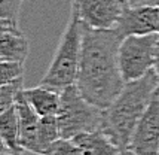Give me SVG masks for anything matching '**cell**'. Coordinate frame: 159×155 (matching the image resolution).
<instances>
[{
    "label": "cell",
    "instance_id": "7",
    "mask_svg": "<svg viewBox=\"0 0 159 155\" xmlns=\"http://www.w3.org/2000/svg\"><path fill=\"white\" fill-rule=\"evenodd\" d=\"M128 151L134 155H159V88L137 124Z\"/></svg>",
    "mask_w": 159,
    "mask_h": 155
},
{
    "label": "cell",
    "instance_id": "8",
    "mask_svg": "<svg viewBox=\"0 0 159 155\" xmlns=\"http://www.w3.org/2000/svg\"><path fill=\"white\" fill-rule=\"evenodd\" d=\"M116 28L124 37L159 33V6H125Z\"/></svg>",
    "mask_w": 159,
    "mask_h": 155
},
{
    "label": "cell",
    "instance_id": "16",
    "mask_svg": "<svg viewBox=\"0 0 159 155\" xmlns=\"http://www.w3.org/2000/svg\"><path fill=\"white\" fill-rule=\"evenodd\" d=\"M43 155H83L80 149L69 139H60L57 140Z\"/></svg>",
    "mask_w": 159,
    "mask_h": 155
},
{
    "label": "cell",
    "instance_id": "2",
    "mask_svg": "<svg viewBox=\"0 0 159 155\" xmlns=\"http://www.w3.org/2000/svg\"><path fill=\"white\" fill-rule=\"evenodd\" d=\"M158 88L159 79L153 69L146 76L125 84L115 101L104 109L101 128L124 154L128 152L137 124L149 107Z\"/></svg>",
    "mask_w": 159,
    "mask_h": 155
},
{
    "label": "cell",
    "instance_id": "21",
    "mask_svg": "<svg viewBox=\"0 0 159 155\" xmlns=\"http://www.w3.org/2000/svg\"><path fill=\"white\" fill-rule=\"evenodd\" d=\"M119 2H120L124 6H128V3H129V0H119Z\"/></svg>",
    "mask_w": 159,
    "mask_h": 155
},
{
    "label": "cell",
    "instance_id": "6",
    "mask_svg": "<svg viewBox=\"0 0 159 155\" xmlns=\"http://www.w3.org/2000/svg\"><path fill=\"white\" fill-rule=\"evenodd\" d=\"M124 7L119 0H71V11L83 26L94 30L116 28Z\"/></svg>",
    "mask_w": 159,
    "mask_h": 155
},
{
    "label": "cell",
    "instance_id": "13",
    "mask_svg": "<svg viewBox=\"0 0 159 155\" xmlns=\"http://www.w3.org/2000/svg\"><path fill=\"white\" fill-rule=\"evenodd\" d=\"M0 137L11 152H22L20 148V124L15 105L0 115Z\"/></svg>",
    "mask_w": 159,
    "mask_h": 155
},
{
    "label": "cell",
    "instance_id": "9",
    "mask_svg": "<svg viewBox=\"0 0 159 155\" xmlns=\"http://www.w3.org/2000/svg\"><path fill=\"white\" fill-rule=\"evenodd\" d=\"M22 91H24V88L20 91V94L16 96V100H15V107H16V113H18V124H20V148L22 151H28V152L40 155V148H39L40 116L28 105Z\"/></svg>",
    "mask_w": 159,
    "mask_h": 155
},
{
    "label": "cell",
    "instance_id": "11",
    "mask_svg": "<svg viewBox=\"0 0 159 155\" xmlns=\"http://www.w3.org/2000/svg\"><path fill=\"white\" fill-rule=\"evenodd\" d=\"M22 92L28 105L34 109V112L40 118L58 115L60 105H61V94L58 91L39 85L34 88H24Z\"/></svg>",
    "mask_w": 159,
    "mask_h": 155
},
{
    "label": "cell",
    "instance_id": "1",
    "mask_svg": "<svg viewBox=\"0 0 159 155\" xmlns=\"http://www.w3.org/2000/svg\"><path fill=\"white\" fill-rule=\"evenodd\" d=\"M124 36L118 28L94 30L82 24V51L76 87L85 99L107 109L124 90L119 69V46Z\"/></svg>",
    "mask_w": 159,
    "mask_h": 155
},
{
    "label": "cell",
    "instance_id": "20",
    "mask_svg": "<svg viewBox=\"0 0 159 155\" xmlns=\"http://www.w3.org/2000/svg\"><path fill=\"white\" fill-rule=\"evenodd\" d=\"M155 72L158 75V79H159V46H158V52H156V63H155Z\"/></svg>",
    "mask_w": 159,
    "mask_h": 155
},
{
    "label": "cell",
    "instance_id": "14",
    "mask_svg": "<svg viewBox=\"0 0 159 155\" xmlns=\"http://www.w3.org/2000/svg\"><path fill=\"white\" fill-rule=\"evenodd\" d=\"M61 139L60 133V122L58 116H43L40 118V125H39V148L40 155H43L57 140Z\"/></svg>",
    "mask_w": 159,
    "mask_h": 155
},
{
    "label": "cell",
    "instance_id": "17",
    "mask_svg": "<svg viewBox=\"0 0 159 155\" xmlns=\"http://www.w3.org/2000/svg\"><path fill=\"white\" fill-rule=\"evenodd\" d=\"M25 0H0V16L18 24V14Z\"/></svg>",
    "mask_w": 159,
    "mask_h": 155
},
{
    "label": "cell",
    "instance_id": "10",
    "mask_svg": "<svg viewBox=\"0 0 159 155\" xmlns=\"http://www.w3.org/2000/svg\"><path fill=\"white\" fill-rule=\"evenodd\" d=\"M71 140L83 155H125L103 128L91 133H80Z\"/></svg>",
    "mask_w": 159,
    "mask_h": 155
},
{
    "label": "cell",
    "instance_id": "22",
    "mask_svg": "<svg viewBox=\"0 0 159 155\" xmlns=\"http://www.w3.org/2000/svg\"><path fill=\"white\" fill-rule=\"evenodd\" d=\"M22 152H12V154H6V155H21Z\"/></svg>",
    "mask_w": 159,
    "mask_h": 155
},
{
    "label": "cell",
    "instance_id": "15",
    "mask_svg": "<svg viewBox=\"0 0 159 155\" xmlns=\"http://www.w3.org/2000/svg\"><path fill=\"white\" fill-rule=\"evenodd\" d=\"M22 75H24L22 63H15V61H7L0 58V87L22 79Z\"/></svg>",
    "mask_w": 159,
    "mask_h": 155
},
{
    "label": "cell",
    "instance_id": "3",
    "mask_svg": "<svg viewBox=\"0 0 159 155\" xmlns=\"http://www.w3.org/2000/svg\"><path fill=\"white\" fill-rule=\"evenodd\" d=\"M82 51V22L71 11L69 22L58 42L52 63L48 67L40 85L49 90L61 92L62 90L76 85L79 63Z\"/></svg>",
    "mask_w": 159,
    "mask_h": 155
},
{
    "label": "cell",
    "instance_id": "5",
    "mask_svg": "<svg viewBox=\"0 0 159 155\" xmlns=\"http://www.w3.org/2000/svg\"><path fill=\"white\" fill-rule=\"evenodd\" d=\"M159 35L126 36L119 46V69L125 84L146 76L155 69Z\"/></svg>",
    "mask_w": 159,
    "mask_h": 155
},
{
    "label": "cell",
    "instance_id": "4",
    "mask_svg": "<svg viewBox=\"0 0 159 155\" xmlns=\"http://www.w3.org/2000/svg\"><path fill=\"white\" fill-rule=\"evenodd\" d=\"M61 105L58 112L61 139L71 140L80 133L97 131L103 127L104 109L89 103L83 97L76 85L62 90Z\"/></svg>",
    "mask_w": 159,
    "mask_h": 155
},
{
    "label": "cell",
    "instance_id": "18",
    "mask_svg": "<svg viewBox=\"0 0 159 155\" xmlns=\"http://www.w3.org/2000/svg\"><path fill=\"white\" fill-rule=\"evenodd\" d=\"M7 31H21V30L18 28V24L0 16V35L2 33H7Z\"/></svg>",
    "mask_w": 159,
    "mask_h": 155
},
{
    "label": "cell",
    "instance_id": "12",
    "mask_svg": "<svg viewBox=\"0 0 159 155\" xmlns=\"http://www.w3.org/2000/svg\"><path fill=\"white\" fill-rule=\"evenodd\" d=\"M28 51L30 42L22 31H7L0 35V58L24 64Z\"/></svg>",
    "mask_w": 159,
    "mask_h": 155
},
{
    "label": "cell",
    "instance_id": "19",
    "mask_svg": "<svg viewBox=\"0 0 159 155\" xmlns=\"http://www.w3.org/2000/svg\"><path fill=\"white\" fill-rule=\"evenodd\" d=\"M128 6L140 7V6H159V0H129Z\"/></svg>",
    "mask_w": 159,
    "mask_h": 155
},
{
    "label": "cell",
    "instance_id": "23",
    "mask_svg": "<svg viewBox=\"0 0 159 155\" xmlns=\"http://www.w3.org/2000/svg\"><path fill=\"white\" fill-rule=\"evenodd\" d=\"M125 155H134V154H131V152H129V151H128V152H126V154Z\"/></svg>",
    "mask_w": 159,
    "mask_h": 155
}]
</instances>
